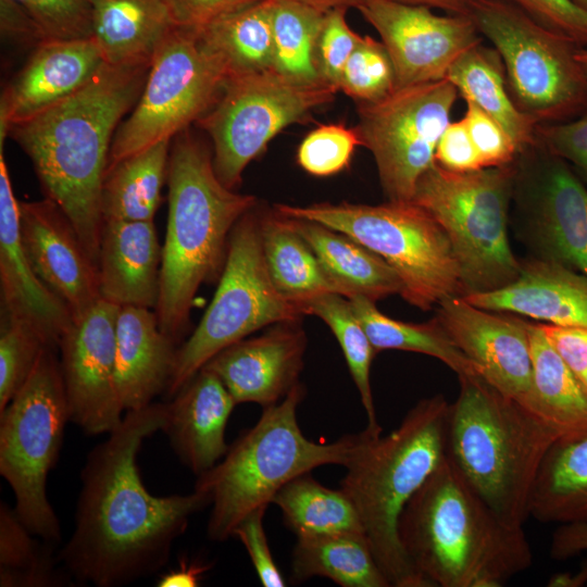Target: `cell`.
<instances>
[{"mask_svg": "<svg viewBox=\"0 0 587 587\" xmlns=\"http://www.w3.org/2000/svg\"><path fill=\"white\" fill-rule=\"evenodd\" d=\"M376 352L404 350L436 358L458 376H479L475 364L457 347L437 319L427 323H407L382 313L364 297L349 299Z\"/></svg>", "mask_w": 587, "mask_h": 587, "instance_id": "38", "label": "cell"}, {"mask_svg": "<svg viewBox=\"0 0 587 587\" xmlns=\"http://www.w3.org/2000/svg\"><path fill=\"white\" fill-rule=\"evenodd\" d=\"M533 383L524 407L560 438L587 433V392L550 344L540 324L528 323Z\"/></svg>", "mask_w": 587, "mask_h": 587, "instance_id": "30", "label": "cell"}, {"mask_svg": "<svg viewBox=\"0 0 587 587\" xmlns=\"http://www.w3.org/2000/svg\"><path fill=\"white\" fill-rule=\"evenodd\" d=\"M435 162L454 172L484 168L464 118L447 125L436 148Z\"/></svg>", "mask_w": 587, "mask_h": 587, "instance_id": "51", "label": "cell"}, {"mask_svg": "<svg viewBox=\"0 0 587 587\" xmlns=\"http://www.w3.org/2000/svg\"><path fill=\"white\" fill-rule=\"evenodd\" d=\"M458 89L447 78L396 88L375 102H361L354 127L374 157L389 201H412L421 176L435 163L450 123Z\"/></svg>", "mask_w": 587, "mask_h": 587, "instance_id": "15", "label": "cell"}, {"mask_svg": "<svg viewBox=\"0 0 587 587\" xmlns=\"http://www.w3.org/2000/svg\"><path fill=\"white\" fill-rule=\"evenodd\" d=\"M227 79L273 70L271 0H261L197 28Z\"/></svg>", "mask_w": 587, "mask_h": 587, "instance_id": "36", "label": "cell"}, {"mask_svg": "<svg viewBox=\"0 0 587 587\" xmlns=\"http://www.w3.org/2000/svg\"><path fill=\"white\" fill-rule=\"evenodd\" d=\"M579 378H580V382H582V384H583V386H584V388H585V390L587 392V372L583 376H580Z\"/></svg>", "mask_w": 587, "mask_h": 587, "instance_id": "61", "label": "cell"}, {"mask_svg": "<svg viewBox=\"0 0 587 587\" xmlns=\"http://www.w3.org/2000/svg\"><path fill=\"white\" fill-rule=\"evenodd\" d=\"M514 175L512 164L454 172L435 162L416 184L412 201L446 232L463 295L504 287L521 272L507 229Z\"/></svg>", "mask_w": 587, "mask_h": 587, "instance_id": "9", "label": "cell"}, {"mask_svg": "<svg viewBox=\"0 0 587 587\" xmlns=\"http://www.w3.org/2000/svg\"><path fill=\"white\" fill-rule=\"evenodd\" d=\"M275 209L344 233L377 253L400 277V296L423 311L463 295L459 263L446 232L413 201L277 204Z\"/></svg>", "mask_w": 587, "mask_h": 587, "instance_id": "8", "label": "cell"}, {"mask_svg": "<svg viewBox=\"0 0 587 587\" xmlns=\"http://www.w3.org/2000/svg\"><path fill=\"white\" fill-rule=\"evenodd\" d=\"M162 247L153 221L103 223L97 261L101 298L155 310Z\"/></svg>", "mask_w": 587, "mask_h": 587, "instance_id": "24", "label": "cell"}, {"mask_svg": "<svg viewBox=\"0 0 587 587\" xmlns=\"http://www.w3.org/2000/svg\"><path fill=\"white\" fill-rule=\"evenodd\" d=\"M547 154L535 200L539 243L546 260L587 276V189L563 159Z\"/></svg>", "mask_w": 587, "mask_h": 587, "instance_id": "27", "label": "cell"}, {"mask_svg": "<svg viewBox=\"0 0 587 587\" xmlns=\"http://www.w3.org/2000/svg\"><path fill=\"white\" fill-rule=\"evenodd\" d=\"M48 347L30 376L0 412V474L15 496V511L39 539H61L59 519L47 496L70 410L60 360Z\"/></svg>", "mask_w": 587, "mask_h": 587, "instance_id": "10", "label": "cell"}, {"mask_svg": "<svg viewBox=\"0 0 587 587\" xmlns=\"http://www.w3.org/2000/svg\"><path fill=\"white\" fill-rule=\"evenodd\" d=\"M236 401L222 380L202 367L167 402L162 430L179 460L197 476L227 452V421Z\"/></svg>", "mask_w": 587, "mask_h": 587, "instance_id": "23", "label": "cell"}, {"mask_svg": "<svg viewBox=\"0 0 587 587\" xmlns=\"http://www.w3.org/2000/svg\"><path fill=\"white\" fill-rule=\"evenodd\" d=\"M118 309L99 300L73 321L58 345L70 421L91 436L110 434L123 420L115 363Z\"/></svg>", "mask_w": 587, "mask_h": 587, "instance_id": "17", "label": "cell"}, {"mask_svg": "<svg viewBox=\"0 0 587 587\" xmlns=\"http://www.w3.org/2000/svg\"><path fill=\"white\" fill-rule=\"evenodd\" d=\"M301 2L316 9H320L324 12H328L334 9H350L355 8L362 0H292Z\"/></svg>", "mask_w": 587, "mask_h": 587, "instance_id": "59", "label": "cell"}, {"mask_svg": "<svg viewBox=\"0 0 587 587\" xmlns=\"http://www.w3.org/2000/svg\"><path fill=\"white\" fill-rule=\"evenodd\" d=\"M167 403L127 411L121 424L88 454L72 535L58 560L78 582L120 587L160 571L205 495L158 497L143 485L137 455L143 440L162 430Z\"/></svg>", "mask_w": 587, "mask_h": 587, "instance_id": "1", "label": "cell"}, {"mask_svg": "<svg viewBox=\"0 0 587 587\" xmlns=\"http://www.w3.org/2000/svg\"><path fill=\"white\" fill-rule=\"evenodd\" d=\"M346 12L334 9L326 13L316 50L322 79L338 91L342 71L362 37L348 25Z\"/></svg>", "mask_w": 587, "mask_h": 587, "instance_id": "46", "label": "cell"}, {"mask_svg": "<svg viewBox=\"0 0 587 587\" xmlns=\"http://www.w3.org/2000/svg\"><path fill=\"white\" fill-rule=\"evenodd\" d=\"M261 0H166L180 27L201 28Z\"/></svg>", "mask_w": 587, "mask_h": 587, "instance_id": "52", "label": "cell"}, {"mask_svg": "<svg viewBox=\"0 0 587 587\" xmlns=\"http://www.w3.org/2000/svg\"><path fill=\"white\" fill-rule=\"evenodd\" d=\"M576 4L587 10V0H574Z\"/></svg>", "mask_w": 587, "mask_h": 587, "instance_id": "62", "label": "cell"}, {"mask_svg": "<svg viewBox=\"0 0 587 587\" xmlns=\"http://www.w3.org/2000/svg\"><path fill=\"white\" fill-rule=\"evenodd\" d=\"M399 2L435 8L446 11L452 15H466L476 0H396Z\"/></svg>", "mask_w": 587, "mask_h": 587, "instance_id": "57", "label": "cell"}, {"mask_svg": "<svg viewBox=\"0 0 587 587\" xmlns=\"http://www.w3.org/2000/svg\"><path fill=\"white\" fill-rule=\"evenodd\" d=\"M91 37L105 63L150 64L161 42L178 26L166 0H89Z\"/></svg>", "mask_w": 587, "mask_h": 587, "instance_id": "29", "label": "cell"}, {"mask_svg": "<svg viewBox=\"0 0 587 587\" xmlns=\"http://www.w3.org/2000/svg\"><path fill=\"white\" fill-rule=\"evenodd\" d=\"M0 288L4 315L37 330L53 348L74 319L65 302L32 267L20 236L18 201L0 146Z\"/></svg>", "mask_w": 587, "mask_h": 587, "instance_id": "22", "label": "cell"}, {"mask_svg": "<svg viewBox=\"0 0 587 587\" xmlns=\"http://www.w3.org/2000/svg\"><path fill=\"white\" fill-rule=\"evenodd\" d=\"M326 577L342 587H389L363 533L299 537L292 550L291 579Z\"/></svg>", "mask_w": 587, "mask_h": 587, "instance_id": "35", "label": "cell"}, {"mask_svg": "<svg viewBox=\"0 0 587 587\" xmlns=\"http://www.w3.org/2000/svg\"><path fill=\"white\" fill-rule=\"evenodd\" d=\"M447 457L508 525L523 527L541 462L560 437L542 420L479 376H458Z\"/></svg>", "mask_w": 587, "mask_h": 587, "instance_id": "6", "label": "cell"}, {"mask_svg": "<svg viewBox=\"0 0 587 587\" xmlns=\"http://www.w3.org/2000/svg\"><path fill=\"white\" fill-rule=\"evenodd\" d=\"M300 321L277 323L258 337L241 339L203 367L222 380L237 404L274 405L300 383L307 349Z\"/></svg>", "mask_w": 587, "mask_h": 587, "instance_id": "20", "label": "cell"}, {"mask_svg": "<svg viewBox=\"0 0 587 587\" xmlns=\"http://www.w3.org/2000/svg\"><path fill=\"white\" fill-rule=\"evenodd\" d=\"M104 63L92 37L51 39L38 43L24 67L2 92L0 145H3L11 126L79 90Z\"/></svg>", "mask_w": 587, "mask_h": 587, "instance_id": "21", "label": "cell"}, {"mask_svg": "<svg viewBox=\"0 0 587 587\" xmlns=\"http://www.w3.org/2000/svg\"><path fill=\"white\" fill-rule=\"evenodd\" d=\"M304 395L305 388L299 383L278 403L264 408L254 426L241 434L214 466L197 476L193 489L210 501V540L233 537L246 516L267 508L292 478L322 465L347 463L359 434L333 442L307 438L297 420Z\"/></svg>", "mask_w": 587, "mask_h": 587, "instance_id": "7", "label": "cell"}, {"mask_svg": "<svg viewBox=\"0 0 587 587\" xmlns=\"http://www.w3.org/2000/svg\"><path fill=\"white\" fill-rule=\"evenodd\" d=\"M437 305V321L480 377L524 405L533 383L528 323L478 308L461 295Z\"/></svg>", "mask_w": 587, "mask_h": 587, "instance_id": "18", "label": "cell"}, {"mask_svg": "<svg viewBox=\"0 0 587 587\" xmlns=\"http://www.w3.org/2000/svg\"><path fill=\"white\" fill-rule=\"evenodd\" d=\"M337 92L327 83H303L275 70L227 79L215 103L197 121L212 140L218 179L235 189L246 166L278 133L332 102Z\"/></svg>", "mask_w": 587, "mask_h": 587, "instance_id": "14", "label": "cell"}, {"mask_svg": "<svg viewBox=\"0 0 587 587\" xmlns=\"http://www.w3.org/2000/svg\"><path fill=\"white\" fill-rule=\"evenodd\" d=\"M450 403L442 395L412 407L388 435L359 434L340 488L354 504L378 566L394 587H430L399 536L403 509L447 455Z\"/></svg>", "mask_w": 587, "mask_h": 587, "instance_id": "5", "label": "cell"}, {"mask_svg": "<svg viewBox=\"0 0 587 587\" xmlns=\"http://www.w3.org/2000/svg\"><path fill=\"white\" fill-rule=\"evenodd\" d=\"M171 140L109 165L101 189L103 222L153 221L167 180Z\"/></svg>", "mask_w": 587, "mask_h": 587, "instance_id": "33", "label": "cell"}, {"mask_svg": "<svg viewBox=\"0 0 587 587\" xmlns=\"http://www.w3.org/2000/svg\"><path fill=\"white\" fill-rule=\"evenodd\" d=\"M207 564L184 563L176 569L163 575L158 586L160 587H195L198 585L201 575L207 572Z\"/></svg>", "mask_w": 587, "mask_h": 587, "instance_id": "56", "label": "cell"}, {"mask_svg": "<svg viewBox=\"0 0 587 587\" xmlns=\"http://www.w3.org/2000/svg\"><path fill=\"white\" fill-rule=\"evenodd\" d=\"M360 146L355 128L327 124L310 132L300 142L297 162L313 176H330L345 170Z\"/></svg>", "mask_w": 587, "mask_h": 587, "instance_id": "44", "label": "cell"}, {"mask_svg": "<svg viewBox=\"0 0 587 587\" xmlns=\"http://www.w3.org/2000/svg\"><path fill=\"white\" fill-rule=\"evenodd\" d=\"M552 347L578 376L587 372V328L540 324Z\"/></svg>", "mask_w": 587, "mask_h": 587, "instance_id": "53", "label": "cell"}, {"mask_svg": "<svg viewBox=\"0 0 587 587\" xmlns=\"http://www.w3.org/2000/svg\"><path fill=\"white\" fill-rule=\"evenodd\" d=\"M326 13L292 0H271L273 70L303 83L324 82L316 50Z\"/></svg>", "mask_w": 587, "mask_h": 587, "instance_id": "40", "label": "cell"}, {"mask_svg": "<svg viewBox=\"0 0 587 587\" xmlns=\"http://www.w3.org/2000/svg\"><path fill=\"white\" fill-rule=\"evenodd\" d=\"M168 214L155 312L160 328L178 344L197 291L220 278L235 224L257 205L216 176L209 148L187 129L175 136L168 170Z\"/></svg>", "mask_w": 587, "mask_h": 587, "instance_id": "4", "label": "cell"}, {"mask_svg": "<svg viewBox=\"0 0 587 587\" xmlns=\"http://www.w3.org/2000/svg\"><path fill=\"white\" fill-rule=\"evenodd\" d=\"M261 210L253 207L235 224L223 271L198 326L177 349L166 388L173 397L215 354L252 333L304 314L275 288L265 263Z\"/></svg>", "mask_w": 587, "mask_h": 587, "instance_id": "11", "label": "cell"}, {"mask_svg": "<svg viewBox=\"0 0 587 587\" xmlns=\"http://www.w3.org/2000/svg\"><path fill=\"white\" fill-rule=\"evenodd\" d=\"M287 217L314 252L336 294L348 299L364 297L374 302L401 295L400 277L377 253L321 223Z\"/></svg>", "mask_w": 587, "mask_h": 587, "instance_id": "28", "label": "cell"}, {"mask_svg": "<svg viewBox=\"0 0 587 587\" xmlns=\"http://www.w3.org/2000/svg\"><path fill=\"white\" fill-rule=\"evenodd\" d=\"M20 236L27 259L45 285L77 319L101 294L98 268L77 230L51 200L18 201Z\"/></svg>", "mask_w": 587, "mask_h": 587, "instance_id": "19", "label": "cell"}, {"mask_svg": "<svg viewBox=\"0 0 587 587\" xmlns=\"http://www.w3.org/2000/svg\"><path fill=\"white\" fill-rule=\"evenodd\" d=\"M469 16L500 54L509 91L523 113L550 124L587 111L578 45L503 0H476Z\"/></svg>", "mask_w": 587, "mask_h": 587, "instance_id": "12", "label": "cell"}, {"mask_svg": "<svg viewBox=\"0 0 587 587\" xmlns=\"http://www.w3.org/2000/svg\"><path fill=\"white\" fill-rule=\"evenodd\" d=\"M446 78L464 100H470L497 121L510 135L520 152L536 145L538 123L523 113L509 91L502 59L494 48L480 43L464 52Z\"/></svg>", "mask_w": 587, "mask_h": 587, "instance_id": "31", "label": "cell"}, {"mask_svg": "<svg viewBox=\"0 0 587 587\" xmlns=\"http://www.w3.org/2000/svg\"><path fill=\"white\" fill-rule=\"evenodd\" d=\"M1 32L13 39L37 43L45 40L32 17L14 0H1Z\"/></svg>", "mask_w": 587, "mask_h": 587, "instance_id": "54", "label": "cell"}, {"mask_svg": "<svg viewBox=\"0 0 587 587\" xmlns=\"http://www.w3.org/2000/svg\"><path fill=\"white\" fill-rule=\"evenodd\" d=\"M48 347L32 326L4 315L0 335V412L26 383Z\"/></svg>", "mask_w": 587, "mask_h": 587, "instance_id": "43", "label": "cell"}, {"mask_svg": "<svg viewBox=\"0 0 587 587\" xmlns=\"http://www.w3.org/2000/svg\"><path fill=\"white\" fill-rule=\"evenodd\" d=\"M463 116L484 168L511 165L520 150L507 130L479 107L465 100Z\"/></svg>", "mask_w": 587, "mask_h": 587, "instance_id": "47", "label": "cell"}, {"mask_svg": "<svg viewBox=\"0 0 587 587\" xmlns=\"http://www.w3.org/2000/svg\"><path fill=\"white\" fill-rule=\"evenodd\" d=\"M396 88L395 67L386 47L362 36L342 71L339 91L367 103L385 98Z\"/></svg>", "mask_w": 587, "mask_h": 587, "instance_id": "42", "label": "cell"}, {"mask_svg": "<svg viewBox=\"0 0 587 587\" xmlns=\"http://www.w3.org/2000/svg\"><path fill=\"white\" fill-rule=\"evenodd\" d=\"M540 523L587 521V433L562 437L547 451L529 502Z\"/></svg>", "mask_w": 587, "mask_h": 587, "instance_id": "32", "label": "cell"}, {"mask_svg": "<svg viewBox=\"0 0 587 587\" xmlns=\"http://www.w3.org/2000/svg\"><path fill=\"white\" fill-rule=\"evenodd\" d=\"M552 587H580L587 586V562L575 573H558L548 582Z\"/></svg>", "mask_w": 587, "mask_h": 587, "instance_id": "58", "label": "cell"}, {"mask_svg": "<svg viewBox=\"0 0 587 587\" xmlns=\"http://www.w3.org/2000/svg\"><path fill=\"white\" fill-rule=\"evenodd\" d=\"M266 509L260 508L246 516L234 529L233 537L243 545L261 584L283 587L286 583L273 559L263 526Z\"/></svg>", "mask_w": 587, "mask_h": 587, "instance_id": "50", "label": "cell"}, {"mask_svg": "<svg viewBox=\"0 0 587 587\" xmlns=\"http://www.w3.org/2000/svg\"><path fill=\"white\" fill-rule=\"evenodd\" d=\"M15 509L0 505V586L59 587L72 576L52 554V544L34 538Z\"/></svg>", "mask_w": 587, "mask_h": 587, "instance_id": "39", "label": "cell"}, {"mask_svg": "<svg viewBox=\"0 0 587 587\" xmlns=\"http://www.w3.org/2000/svg\"><path fill=\"white\" fill-rule=\"evenodd\" d=\"M463 298L490 311L587 328V276L546 259L522 265L519 276L504 287Z\"/></svg>", "mask_w": 587, "mask_h": 587, "instance_id": "25", "label": "cell"}, {"mask_svg": "<svg viewBox=\"0 0 587 587\" xmlns=\"http://www.w3.org/2000/svg\"><path fill=\"white\" fill-rule=\"evenodd\" d=\"M303 312L304 315L320 317L330 328L342 350L365 410V430L374 436L380 435L383 428L377 421L371 386V366L377 352L354 314L350 300L335 292L326 294L305 304Z\"/></svg>", "mask_w": 587, "mask_h": 587, "instance_id": "41", "label": "cell"}, {"mask_svg": "<svg viewBox=\"0 0 587 587\" xmlns=\"http://www.w3.org/2000/svg\"><path fill=\"white\" fill-rule=\"evenodd\" d=\"M533 20L572 40L579 47L587 46V10L574 0H503Z\"/></svg>", "mask_w": 587, "mask_h": 587, "instance_id": "48", "label": "cell"}, {"mask_svg": "<svg viewBox=\"0 0 587 587\" xmlns=\"http://www.w3.org/2000/svg\"><path fill=\"white\" fill-rule=\"evenodd\" d=\"M226 80L196 28L172 30L151 60L130 114L115 132L108 166L187 129L212 108Z\"/></svg>", "mask_w": 587, "mask_h": 587, "instance_id": "13", "label": "cell"}, {"mask_svg": "<svg viewBox=\"0 0 587 587\" xmlns=\"http://www.w3.org/2000/svg\"><path fill=\"white\" fill-rule=\"evenodd\" d=\"M585 551H587V521L560 524L551 538V558L567 560Z\"/></svg>", "mask_w": 587, "mask_h": 587, "instance_id": "55", "label": "cell"}, {"mask_svg": "<svg viewBox=\"0 0 587 587\" xmlns=\"http://www.w3.org/2000/svg\"><path fill=\"white\" fill-rule=\"evenodd\" d=\"M536 143L545 151L572 162L587 175V111L574 121L538 124Z\"/></svg>", "mask_w": 587, "mask_h": 587, "instance_id": "49", "label": "cell"}, {"mask_svg": "<svg viewBox=\"0 0 587 587\" xmlns=\"http://www.w3.org/2000/svg\"><path fill=\"white\" fill-rule=\"evenodd\" d=\"M32 17L45 40L91 37L89 0H14Z\"/></svg>", "mask_w": 587, "mask_h": 587, "instance_id": "45", "label": "cell"}, {"mask_svg": "<svg viewBox=\"0 0 587 587\" xmlns=\"http://www.w3.org/2000/svg\"><path fill=\"white\" fill-rule=\"evenodd\" d=\"M260 222L266 267L284 298L303 312L310 301L335 292L314 252L286 215L274 208L261 211Z\"/></svg>", "mask_w": 587, "mask_h": 587, "instance_id": "34", "label": "cell"}, {"mask_svg": "<svg viewBox=\"0 0 587 587\" xmlns=\"http://www.w3.org/2000/svg\"><path fill=\"white\" fill-rule=\"evenodd\" d=\"M178 346L159 325L155 310L122 305L115 325L116 386L124 411L138 410L166 390Z\"/></svg>", "mask_w": 587, "mask_h": 587, "instance_id": "26", "label": "cell"}, {"mask_svg": "<svg viewBox=\"0 0 587 587\" xmlns=\"http://www.w3.org/2000/svg\"><path fill=\"white\" fill-rule=\"evenodd\" d=\"M286 526L299 537L363 533L357 509L346 492L319 483L311 472L285 484L273 497Z\"/></svg>", "mask_w": 587, "mask_h": 587, "instance_id": "37", "label": "cell"}, {"mask_svg": "<svg viewBox=\"0 0 587 587\" xmlns=\"http://www.w3.org/2000/svg\"><path fill=\"white\" fill-rule=\"evenodd\" d=\"M576 60L587 76V48L579 47L576 51Z\"/></svg>", "mask_w": 587, "mask_h": 587, "instance_id": "60", "label": "cell"}, {"mask_svg": "<svg viewBox=\"0 0 587 587\" xmlns=\"http://www.w3.org/2000/svg\"><path fill=\"white\" fill-rule=\"evenodd\" d=\"M399 536L430 587H498L533 563L523 527L504 523L447 455L403 509Z\"/></svg>", "mask_w": 587, "mask_h": 587, "instance_id": "3", "label": "cell"}, {"mask_svg": "<svg viewBox=\"0 0 587 587\" xmlns=\"http://www.w3.org/2000/svg\"><path fill=\"white\" fill-rule=\"evenodd\" d=\"M149 67L104 63L79 90L9 130L32 160L46 198L70 218L96 264L112 141Z\"/></svg>", "mask_w": 587, "mask_h": 587, "instance_id": "2", "label": "cell"}, {"mask_svg": "<svg viewBox=\"0 0 587 587\" xmlns=\"http://www.w3.org/2000/svg\"><path fill=\"white\" fill-rule=\"evenodd\" d=\"M357 10L380 36L397 88L446 78L452 64L482 42L466 15H436L430 8L396 0H362Z\"/></svg>", "mask_w": 587, "mask_h": 587, "instance_id": "16", "label": "cell"}]
</instances>
